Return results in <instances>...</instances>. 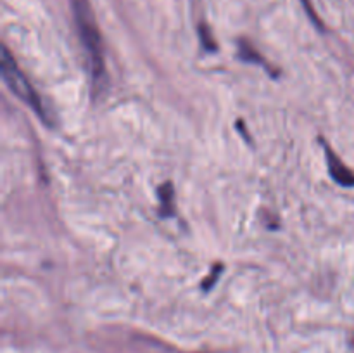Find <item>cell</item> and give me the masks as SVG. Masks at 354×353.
<instances>
[{
    "label": "cell",
    "mask_w": 354,
    "mask_h": 353,
    "mask_svg": "<svg viewBox=\"0 0 354 353\" xmlns=\"http://www.w3.org/2000/svg\"><path fill=\"white\" fill-rule=\"evenodd\" d=\"M73 10H75L76 26H78L80 38L85 47L86 59H88L90 76H92L93 90L102 92L107 85L106 64H104L102 40H100L99 28L93 19L92 9L88 0H73Z\"/></svg>",
    "instance_id": "6da1fadb"
},
{
    "label": "cell",
    "mask_w": 354,
    "mask_h": 353,
    "mask_svg": "<svg viewBox=\"0 0 354 353\" xmlns=\"http://www.w3.org/2000/svg\"><path fill=\"white\" fill-rule=\"evenodd\" d=\"M2 76L3 80H6L7 85H9V89L12 90L23 102H26L28 106L45 121V123H50V116H48L40 96H38L37 90L33 89V85L28 82V78L23 75V71L17 68L16 61H14V57L9 54L7 48H3L2 52Z\"/></svg>",
    "instance_id": "7a4b0ae2"
},
{
    "label": "cell",
    "mask_w": 354,
    "mask_h": 353,
    "mask_svg": "<svg viewBox=\"0 0 354 353\" xmlns=\"http://www.w3.org/2000/svg\"><path fill=\"white\" fill-rule=\"evenodd\" d=\"M325 152H327L328 170H330L332 179L344 187H354V173L351 170H349L346 165H342L341 159L330 151V147H325Z\"/></svg>",
    "instance_id": "3957f363"
},
{
    "label": "cell",
    "mask_w": 354,
    "mask_h": 353,
    "mask_svg": "<svg viewBox=\"0 0 354 353\" xmlns=\"http://www.w3.org/2000/svg\"><path fill=\"white\" fill-rule=\"evenodd\" d=\"M159 196H161V213L162 217H168L173 213V187L169 183L161 187L159 190Z\"/></svg>",
    "instance_id": "277c9868"
},
{
    "label": "cell",
    "mask_w": 354,
    "mask_h": 353,
    "mask_svg": "<svg viewBox=\"0 0 354 353\" xmlns=\"http://www.w3.org/2000/svg\"><path fill=\"white\" fill-rule=\"evenodd\" d=\"M301 2H303V6L306 7V10H308V14H310V17H311V19H313L315 23H320V21L317 19V14H315L313 7H311V2H310V0H301Z\"/></svg>",
    "instance_id": "5b68a950"
}]
</instances>
